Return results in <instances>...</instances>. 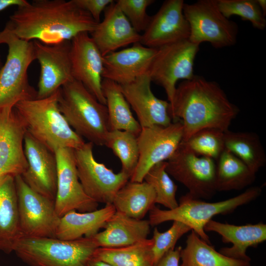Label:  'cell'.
Returning a JSON list of instances; mask_svg holds the SVG:
<instances>
[{
    "instance_id": "1",
    "label": "cell",
    "mask_w": 266,
    "mask_h": 266,
    "mask_svg": "<svg viewBox=\"0 0 266 266\" xmlns=\"http://www.w3.org/2000/svg\"><path fill=\"white\" fill-rule=\"evenodd\" d=\"M98 24L73 0H35L18 7L5 26L21 39L51 45L91 33Z\"/></svg>"
},
{
    "instance_id": "2",
    "label": "cell",
    "mask_w": 266,
    "mask_h": 266,
    "mask_svg": "<svg viewBox=\"0 0 266 266\" xmlns=\"http://www.w3.org/2000/svg\"><path fill=\"white\" fill-rule=\"evenodd\" d=\"M239 112L217 82L198 75L178 85L169 108L172 120L182 121V141L203 129L226 132Z\"/></svg>"
},
{
    "instance_id": "3",
    "label": "cell",
    "mask_w": 266,
    "mask_h": 266,
    "mask_svg": "<svg viewBox=\"0 0 266 266\" xmlns=\"http://www.w3.org/2000/svg\"><path fill=\"white\" fill-rule=\"evenodd\" d=\"M14 108L28 132L53 153L77 149L85 142L69 126L58 105V90L49 97L17 103Z\"/></svg>"
},
{
    "instance_id": "4",
    "label": "cell",
    "mask_w": 266,
    "mask_h": 266,
    "mask_svg": "<svg viewBox=\"0 0 266 266\" xmlns=\"http://www.w3.org/2000/svg\"><path fill=\"white\" fill-rule=\"evenodd\" d=\"M59 109L81 137L102 146L110 131L107 107L80 82L73 79L58 90Z\"/></svg>"
},
{
    "instance_id": "5",
    "label": "cell",
    "mask_w": 266,
    "mask_h": 266,
    "mask_svg": "<svg viewBox=\"0 0 266 266\" xmlns=\"http://www.w3.org/2000/svg\"><path fill=\"white\" fill-rule=\"evenodd\" d=\"M98 248L93 237L67 240L23 236L13 252L30 266H89Z\"/></svg>"
},
{
    "instance_id": "6",
    "label": "cell",
    "mask_w": 266,
    "mask_h": 266,
    "mask_svg": "<svg viewBox=\"0 0 266 266\" xmlns=\"http://www.w3.org/2000/svg\"><path fill=\"white\" fill-rule=\"evenodd\" d=\"M8 46L4 64L0 70V110L18 102L37 99V90L29 83L28 68L36 60L33 41L16 36L6 26L0 31V44Z\"/></svg>"
},
{
    "instance_id": "7",
    "label": "cell",
    "mask_w": 266,
    "mask_h": 266,
    "mask_svg": "<svg viewBox=\"0 0 266 266\" xmlns=\"http://www.w3.org/2000/svg\"><path fill=\"white\" fill-rule=\"evenodd\" d=\"M261 192L259 187H251L238 196L216 202L203 201L187 194L180 198L178 206L173 209L163 210L155 205L153 206L149 212L148 221L151 226H157L169 221L181 222L210 244L209 237L204 228L212 218L217 214L233 212L238 207L255 200Z\"/></svg>"
},
{
    "instance_id": "8",
    "label": "cell",
    "mask_w": 266,
    "mask_h": 266,
    "mask_svg": "<svg viewBox=\"0 0 266 266\" xmlns=\"http://www.w3.org/2000/svg\"><path fill=\"white\" fill-rule=\"evenodd\" d=\"M183 14L190 26L189 40L200 45L207 42L215 48L234 45L237 41V24L219 10L216 0H199L184 3Z\"/></svg>"
},
{
    "instance_id": "9",
    "label": "cell",
    "mask_w": 266,
    "mask_h": 266,
    "mask_svg": "<svg viewBox=\"0 0 266 266\" xmlns=\"http://www.w3.org/2000/svg\"><path fill=\"white\" fill-rule=\"evenodd\" d=\"M166 169L193 198L209 199L217 192L214 160L196 154L182 142L166 161Z\"/></svg>"
},
{
    "instance_id": "10",
    "label": "cell",
    "mask_w": 266,
    "mask_h": 266,
    "mask_svg": "<svg viewBox=\"0 0 266 266\" xmlns=\"http://www.w3.org/2000/svg\"><path fill=\"white\" fill-rule=\"evenodd\" d=\"M199 46L187 39L157 48L148 73L151 81L164 89L169 104L172 102L177 81L190 80L195 75L194 61Z\"/></svg>"
},
{
    "instance_id": "11",
    "label": "cell",
    "mask_w": 266,
    "mask_h": 266,
    "mask_svg": "<svg viewBox=\"0 0 266 266\" xmlns=\"http://www.w3.org/2000/svg\"><path fill=\"white\" fill-rule=\"evenodd\" d=\"M93 145L91 142H85L74 150L79 180L86 194L94 201L112 204L116 194L131 176L122 171L115 173L97 162L93 155Z\"/></svg>"
},
{
    "instance_id": "12",
    "label": "cell",
    "mask_w": 266,
    "mask_h": 266,
    "mask_svg": "<svg viewBox=\"0 0 266 266\" xmlns=\"http://www.w3.org/2000/svg\"><path fill=\"white\" fill-rule=\"evenodd\" d=\"M20 226L23 236L55 237L60 217L55 201L37 193L21 175L15 177Z\"/></svg>"
},
{
    "instance_id": "13",
    "label": "cell",
    "mask_w": 266,
    "mask_h": 266,
    "mask_svg": "<svg viewBox=\"0 0 266 266\" xmlns=\"http://www.w3.org/2000/svg\"><path fill=\"white\" fill-rule=\"evenodd\" d=\"M183 136V124L178 120L166 126L142 128L137 136L138 161L130 181H143L152 167L170 158L182 141Z\"/></svg>"
},
{
    "instance_id": "14",
    "label": "cell",
    "mask_w": 266,
    "mask_h": 266,
    "mask_svg": "<svg viewBox=\"0 0 266 266\" xmlns=\"http://www.w3.org/2000/svg\"><path fill=\"white\" fill-rule=\"evenodd\" d=\"M57 164V184L55 206L61 217L71 211L85 212L98 209V203L85 193L79 180L74 149L61 148L55 152Z\"/></svg>"
},
{
    "instance_id": "15",
    "label": "cell",
    "mask_w": 266,
    "mask_h": 266,
    "mask_svg": "<svg viewBox=\"0 0 266 266\" xmlns=\"http://www.w3.org/2000/svg\"><path fill=\"white\" fill-rule=\"evenodd\" d=\"M36 60L40 67L37 99L50 96L73 79L70 60L71 41L46 45L33 40Z\"/></svg>"
},
{
    "instance_id": "16",
    "label": "cell",
    "mask_w": 266,
    "mask_h": 266,
    "mask_svg": "<svg viewBox=\"0 0 266 266\" xmlns=\"http://www.w3.org/2000/svg\"><path fill=\"white\" fill-rule=\"evenodd\" d=\"M89 33H80L71 40L72 75L100 102L105 105L102 91L103 56Z\"/></svg>"
},
{
    "instance_id": "17",
    "label": "cell",
    "mask_w": 266,
    "mask_h": 266,
    "mask_svg": "<svg viewBox=\"0 0 266 266\" xmlns=\"http://www.w3.org/2000/svg\"><path fill=\"white\" fill-rule=\"evenodd\" d=\"M183 0H166L141 34L140 43L145 46L158 48L189 39L190 26L183 14Z\"/></svg>"
},
{
    "instance_id": "18",
    "label": "cell",
    "mask_w": 266,
    "mask_h": 266,
    "mask_svg": "<svg viewBox=\"0 0 266 266\" xmlns=\"http://www.w3.org/2000/svg\"><path fill=\"white\" fill-rule=\"evenodd\" d=\"M26 132L14 107L0 110V177L22 175L27 169L24 148Z\"/></svg>"
},
{
    "instance_id": "19",
    "label": "cell",
    "mask_w": 266,
    "mask_h": 266,
    "mask_svg": "<svg viewBox=\"0 0 266 266\" xmlns=\"http://www.w3.org/2000/svg\"><path fill=\"white\" fill-rule=\"evenodd\" d=\"M24 148L28 166L21 175L26 184L40 195L55 201L57 184V164L55 153L28 132Z\"/></svg>"
},
{
    "instance_id": "20",
    "label": "cell",
    "mask_w": 266,
    "mask_h": 266,
    "mask_svg": "<svg viewBox=\"0 0 266 266\" xmlns=\"http://www.w3.org/2000/svg\"><path fill=\"white\" fill-rule=\"evenodd\" d=\"M151 82L148 73L130 83L120 85L126 100L136 114L141 128L166 126L172 123L168 101L154 95L151 89Z\"/></svg>"
},
{
    "instance_id": "21",
    "label": "cell",
    "mask_w": 266,
    "mask_h": 266,
    "mask_svg": "<svg viewBox=\"0 0 266 266\" xmlns=\"http://www.w3.org/2000/svg\"><path fill=\"white\" fill-rule=\"evenodd\" d=\"M157 51L137 42L103 56L102 78L121 85L133 82L148 73Z\"/></svg>"
},
{
    "instance_id": "22",
    "label": "cell",
    "mask_w": 266,
    "mask_h": 266,
    "mask_svg": "<svg viewBox=\"0 0 266 266\" xmlns=\"http://www.w3.org/2000/svg\"><path fill=\"white\" fill-rule=\"evenodd\" d=\"M104 18L91 33V36L103 57L130 44L139 42L141 34L113 1L104 10Z\"/></svg>"
},
{
    "instance_id": "23",
    "label": "cell",
    "mask_w": 266,
    "mask_h": 266,
    "mask_svg": "<svg viewBox=\"0 0 266 266\" xmlns=\"http://www.w3.org/2000/svg\"><path fill=\"white\" fill-rule=\"evenodd\" d=\"M204 231L219 234L224 242H231V247L222 248L219 252L231 258L250 261L246 249L255 247L266 239V225L260 223L236 226L210 220L204 226Z\"/></svg>"
},
{
    "instance_id": "24",
    "label": "cell",
    "mask_w": 266,
    "mask_h": 266,
    "mask_svg": "<svg viewBox=\"0 0 266 266\" xmlns=\"http://www.w3.org/2000/svg\"><path fill=\"white\" fill-rule=\"evenodd\" d=\"M150 226L148 220L133 218L116 211L104 230L92 237L99 247H123L147 239Z\"/></svg>"
},
{
    "instance_id": "25",
    "label": "cell",
    "mask_w": 266,
    "mask_h": 266,
    "mask_svg": "<svg viewBox=\"0 0 266 266\" xmlns=\"http://www.w3.org/2000/svg\"><path fill=\"white\" fill-rule=\"evenodd\" d=\"M22 237L15 177L5 175L0 177V251L6 254L13 252Z\"/></svg>"
},
{
    "instance_id": "26",
    "label": "cell",
    "mask_w": 266,
    "mask_h": 266,
    "mask_svg": "<svg viewBox=\"0 0 266 266\" xmlns=\"http://www.w3.org/2000/svg\"><path fill=\"white\" fill-rule=\"evenodd\" d=\"M115 211L112 204L89 212L71 211L60 217L55 237L67 240L92 237L100 229L104 228Z\"/></svg>"
},
{
    "instance_id": "27",
    "label": "cell",
    "mask_w": 266,
    "mask_h": 266,
    "mask_svg": "<svg viewBox=\"0 0 266 266\" xmlns=\"http://www.w3.org/2000/svg\"><path fill=\"white\" fill-rule=\"evenodd\" d=\"M155 192L145 181L127 182L117 193L112 204L116 211L142 219L155 206Z\"/></svg>"
},
{
    "instance_id": "28",
    "label": "cell",
    "mask_w": 266,
    "mask_h": 266,
    "mask_svg": "<svg viewBox=\"0 0 266 266\" xmlns=\"http://www.w3.org/2000/svg\"><path fill=\"white\" fill-rule=\"evenodd\" d=\"M102 91L106 100L110 130L125 131L137 136L141 127L133 117L120 85L103 79Z\"/></svg>"
},
{
    "instance_id": "29",
    "label": "cell",
    "mask_w": 266,
    "mask_h": 266,
    "mask_svg": "<svg viewBox=\"0 0 266 266\" xmlns=\"http://www.w3.org/2000/svg\"><path fill=\"white\" fill-rule=\"evenodd\" d=\"M180 259L179 266H250V261L231 258L217 252L193 231L180 250Z\"/></svg>"
},
{
    "instance_id": "30",
    "label": "cell",
    "mask_w": 266,
    "mask_h": 266,
    "mask_svg": "<svg viewBox=\"0 0 266 266\" xmlns=\"http://www.w3.org/2000/svg\"><path fill=\"white\" fill-rule=\"evenodd\" d=\"M216 165L217 191L240 190L251 184L256 174L238 158L225 149Z\"/></svg>"
},
{
    "instance_id": "31",
    "label": "cell",
    "mask_w": 266,
    "mask_h": 266,
    "mask_svg": "<svg viewBox=\"0 0 266 266\" xmlns=\"http://www.w3.org/2000/svg\"><path fill=\"white\" fill-rule=\"evenodd\" d=\"M227 149L241 160L254 173L266 163V155L259 136L254 133L232 132L224 133Z\"/></svg>"
},
{
    "instance_id": "32",
    "label": "cell",
    "mask_w": 266,
    "mask_h": 266,
    "mask_svg": "<svg viewBox=\"0 0 266 266\" xmlns=\"http://www.w3.org/2000/svg\"><path fill=\"white\" fill-rule=\"evenodd\" d=\"M152 239H146L134 244L120 247H99L93 259L112 266H154Z\"/></svg>"
},
{
    "instance_id": "33",
    "label": "cell",
    "mask_w": 266,
    "mask_h": 266,
    "mask_svg": "<svg viewBox=\"0 0 266 266\" xmlns=\"http://www.w3.org/2000/svg\"><path fill=\"white\" fill-rule=\"evenodd\" d=\"M104 145L110 148L120 160L121 171L131 176L139 158L137 136L125 131L110 130Z\"/></svg>"
},
{
    "instance_id": "34",
    "label": "cell",
    "mask_w": 266,
    "mask_h": 266,
    "mask_svg": "<svg viewBox=\"0 0 266 266\" xmlns=\"http://www.w3.org/2000/svg\"><path fill=\"white\" fill-rule=\"evenodd\" d=\"M166 161L155 165L148 170L143 181L153 188L156 203L162 204L168 209H173L178 205L176 199L177 186L166 172Z\"/></svg>"
},
{
    "instance_id": "35",
    "label": "cell",
    "mask_w": 266,
    "mask_h": 266,
    "mask_svg": "<svg viewBox=\"0 0 266 266\" xmlns=\"http://www.w3.org/2000/svg\"><path fill=\"white\" fill-rule=\"evenodd\" d=\"M224 133L216 129H203L181 142L197 155L217 160L225 148Z\"/></svg>"
},
{
    "instance_id": "36",
    "label": "cell",
    "mask_w": 266,
    "mask_h": 266,
    "mask_svg": "<svg viewBox=\"0 0 266 266\" xmlns=\"http://www.w3.org/2000/svg\"><path fill=\"white\" fill-rule=\"evenodd\" d=\"M219 10L228 19L237 15L260 30L266 27V19L257 0H216Z\"/></svg>"
},
{
    "instance_id": "37",
    "label": "cell",
    "mask_w": 266,
    "mask_h": 266,
    "mask_svg": "<svg viewBox=\"0 0 266 266\" xmlns=\"http://www.w3.org/2000/svg\"><path fill=\"white\" fill-rule=\"evenodd\" d=\"M191 230L189 226L177 221H173L172 226L164 232H160L158 229L155 228L152 238L153 243L151 250L154 266H157L166 253L174 249L179 239Z\"/></svg>"
},
{
    "instance_id": "38",
    "label": "cell",
    "mask_w": 266,
    "mask_h": 266,
    "mask_svg": "<svg viewBox=\"0 0 266 266\" xmlns=\"http://www.w3.org/2000/svg\"><path fill=\"white\" fill-rule=\"evenodd\" d=\"M153 0H118L116 3L126 17L133 29L139 33L147 28L150 19L147 12V7Z\"/></svg>"
},
{
    "instance_id": "39",
    "label": "cell",
    "mask_w": 266,
    "mask_h": 266,
    "mask_svg": "<svg viewBox=\"0 0 266 266\" xmlns=\"http://www.w3.org/2000/svg\"><path fill=\"white\" fill-rule=\"evenodd\" d=\"M80 8L87 11L98 23L102 11L114 1L112 0H73Z\"/></svg>"
},
{
    "instance_id": "40",
    "label": "cell",
    "mask_w": 266,
    "mask_h": 266,
    "mask_svg": "<svg viewBox=\"0 0 266 266\" xmlns=\"http://www.w3.org/2000/svg\"><path fill=\"white\" fill-rule=\"evenodd\" d=\"M26 0H0V11L12 6L20 7L28 3Z\"/></svg>"
},
{
    "instance_id": "41",
    "label": "cell",
    "mask_w": 266,
    "mask_h": 266,
    "mask_svg": "<svg viewBox=\"0 0 266 266\" xmlns=\"http://www.w3.org/2000/svg\"><path fill=\"white\" fill-rule=\"evenodd\" d=\"M89 266H112L103 262L92 259L89 264Z\"/></svg>"
},
{
    "instance_id": "42",
    "label": "cell",
    "mask_w": 266,
    "mask_h": 266,
    "mask_svg": "<svg viewBox=\"0 0 266 266\" xmlns=\"http://www.w3.org/2000/svg\"><path fill=\"white\" fill-rule=\"evenodd\" d=\"M257 2L264 14L266 15V0H257Z\"/></svg>"
},
{
    "instance_id": "43",
    "label": "cell",
    "mask_w": 266,
    "mask_h": 266,
    "mask_svg": "<svg viewBox=\"0 0 266 266\" xmlns=\"http://www.w3.org/2000/svg\"><path fill=\"white\" fill-rule=\"evenodd\" d=\"M2 66L3 65H2V64L1 57H0V70L1 68L2 67Z\"/></svg>"
},
{
    "instance_id": "44",
    "label": "cell",
    "mask_w": 266,
    "mask_h": 266,
    "mask_svg": "<svg viewBox=\"0 0 266 266\" xmlns=\"http://www.w3.org/2000/svg\"></svg>"
}]
</instances>
